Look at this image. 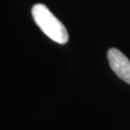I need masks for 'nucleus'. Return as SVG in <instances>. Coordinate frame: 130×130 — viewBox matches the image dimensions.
Segmentation results:
<instances>
[{
	"instance_id": "obj_1",
	"label": "nucleus",
	"mask_w": 130,
	"mask_h": 130,
	"mask_svg": "<svg viewBox=\"0 0 130 130\" xmlns=\"http://www.w3.org/2000/svg\"><path fill=\"white\" fill-rule=\"evenodd\" d=\"M32 17L40 29L52 41L60 44H65L69 42V33L64 24L52 14L45 5H34Z\"/></svg>"
},
{
	"instance_id": "obj_2",
	"label": "nucleus",
	"mask_w": 130,
	"mask_h": 130,
	"mask_svg": "<svg viewBox=\"0 0 130 130\" xmlns=\"http://www.w3.org/2000/svg\"><path fill=\"white\" fill-rule=\"evenodd\" d=\"M112 70L121 79L130 84V61L117 48H111L107 53Z\"/></svg>"
}]
</instances>
